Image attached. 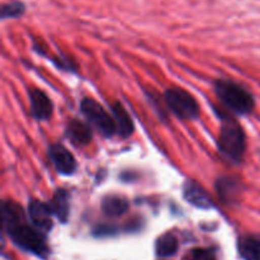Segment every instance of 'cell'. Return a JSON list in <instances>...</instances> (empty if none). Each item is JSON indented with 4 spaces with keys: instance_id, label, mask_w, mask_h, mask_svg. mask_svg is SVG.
Instances as JSON below:
<instances>
[{
    "instance_id": "cell-16",
    "label": "cell",
    "mask_w": 260,
    "mask_h": 260,
    "mask_svg": "<svg viewBox=\"0 0 260 260\" xmlns=\"http://www.w3.org/2000/svg\"><path fill=\"white\" fill-rule=\"evenodd\" d=\"M217 189H218V194L221 196L222 200L234 198L236 196V193L239 192V188L238 185H236V182H234V179H231V178H223V179L218 180Z\"/></svg>"
},
{
    "instance_id": "cell-15",
    "label": "cell",
    "mask_w": 260,
    "mask_h": 260,
    "mask_svg": "<svg viewBox=\"0 0 260 260\" xmlns=\"http://www.w3.org/2000/svg\"><path fill=\"white\" fill-rule=\"evenodd\" d=\"M178 248H179V243L173 234H165V235L160 236L155 244V251L160 258L173 256L178 251Z\"/></svg>"
},
{
    "instance_id": "cell-1",
    "label": "cell",
    "mask_w": 260,
    "mask_h": 260,
    "mask_svg": "<svg viewBox=\"0 0 260 260\" xmlns=\"http://www.w3.org/2000/svg\"><path fill=\"white\" fill-rule=\"evenodd\" d=\"M3 228L15 245L40 258L48 255V246L43 231L28 225L24 211L13 201L3 203Z\"/></svg>"
},
{
    "instance_id": "cell-13",
    "label": "cell",
    "mask_w": 260,
    "mask_h": 260,
    "mask_svg": "<svg viewBox=\"0 0 260 260\" xmlns=\"http://www.w3.org/2000/svg\"><path fill=\"white\" fill-rule=\"evenodd\" d=\"M50 207L52 210L53 216H56L60 222H66L69 218V210H70L69 193L63 189H58L51 201Z\"/></svg>"
},
{
    "instance_id": "cell-8",
    "label": "cell",
    "mask_w": 260,
    "mask_h": 260,
    "mask_svg": "<svg viewBox=\"0 0 260 260\" xmlns=\"http://www.w3.org/2000/svg\"><path fill=\"white\" fill-rule=\"evenodd\" d=\"M29 103H30V113L36 119L46 121L52 116L53 104L51 102L50 96L45 91L40 89H32L29 90Z\"/></svg>"
},
{
    "instance_id": "cell-7",
    "label": "cell",
    "mask_w": 260,
    "mask_h": 260,
    "mask_svg": "<svg viewBox=\"0 0 260 260\" xmlns=\"http://www.w3.org/2000/svg\"><path fill=\"white\" fill-rule=\"evenodd\" d=\"M51 162L53 164L55 169L62 175H71L76 170V160L74 155L60 144L51 145L48 149Z\"/></svg>"
},
{
    "instance_id": "cell-10",
    "label": "cell",
    "mask_w": 260,
    "mask_h": 260,
    "mask_svg": "<svg viewBox=\"0 0 260 260\" xmlns=\"http://www.w3.org/2000/svg\"><path fill=\"white\" fill-rule=\"evenodd\" d=\"M112 116H113L114 122H116L117 134L122 137L131 136L135 128L134 122H132L126 108L118 102H114L112 104Z\"/></svg>"
},
{
    "instance_id": "cell-17",
    "label": "cell",
    "mask_w": 260,
    "mask_h": 260,
    "mask_svg": "<svg viewBox=\"0 0 260 260\" xmlns=\"http://www.w3.org/2000/svg\"><path fill=\"white\" fill-rule=\"evenodd\" d=\"M24 13V4L20 2H12L4 4L2 7V18L7 19V18H17Z\"/></svg>"
},
{
    "instance_id": "cell-12",
    "label": "cell",
    "mask_w": 260,
    "mask_h": 260,
    "mask_svg": "<svg viewBox=\"0 0 260 260\" xmlns=\"http://www.w3.org/2000/svg\"><path fill=\"white\" fill-rule=\"evenodd\" d=\"M239 253L244 260H260V235L241 238L239 241Z\"/></svg>"
},
{
    "instance_id": "cell-6",
    "label": "cell",
    "mask_w": 260,
    "mask_h": 260,
    "mask_svg": "<svg viewBox=\"0 0 260 260\" xmlns=\"http://www.w3.org/2000/svg\"><path fill=\"white\" fill-rule=\"evenodd\" d=\"M52 210L50 205L41 202L38 200H32L28 206V217L33 226L43 233H48L53 228Z\"/></svg>"
},
{
    "instance_id": "cell-11",
    "label": "cell",
    "mask_w": 260,
    "mask_h": 260,
    "mask_svg": "<svg viewBox=\"0 0 260 260\" xmlns=\"http://www.w3.org/2000/svg\"><path fill=\"white\" fill-rule=\"evenodd\" d=\"M66 135L78 146L88 145L91 141V136H93L90 127L84 122L78 121V119H74L69 123L68 128H66Z\"/></svg>"
},
{
    "instance_id": "cell-5",
    "label": "cell",
    "mask_w": 260,
    "mask_h": 260,
    "mask_svg": "<svg viewBox=\"0 0 260 260\" xmlns=\"http://www.w3.org/2000/svg\"><path fill=\"white\" fill-rule=\"evenodd\" d=\"M81 113L84 114L89 123L98 129L106 137L113 136L117 134V126L112 114H109L98 102L94 99L86 98L80 104Z\"/></svg>"
},
{
    "instance_id": "cell-14",
    "label": "cell",
    "mask_w": 260,
    "mask_h": 260,
    "mask_svg": "<svg viewBox=\"0 0 260 260\" xmlns=\"http://www.w3.org/2000/svg\"><path fill=\"white\" fill-rule=\"evenodd\" d=\"M102 210L107 216L111 217H119L124 215L128 210V202L124 198L117 197V196H109L106 197L102 202Z\"/></svg>"
},
{
    "instance_id": "cell-4",
    "label": "cell",
    "mask_w": 260,
    "mask_h": 260,
    "mask_svg": "<svg viewBox=\"0 0 260 260\" xmlns=\"http://www.w3.org/2000/svg\"><path fill=\"white\" fill-rule=\"evenodd\" d=\"M165 103L168 108L179 119L190 121L200 116V106L194 96L180 88H172L165 93Z\"/></svg>"
},
{
    "instance_id": "cell-2",
    "label": "cell",
    "mask_w": 260,
    "mask_h": 260,
    "mask_svg": "<svg viewBox=\"0 0 260 260\" xmlns=\"http://www.w3.org/2000/svg\"><path fill=\"white\" fill-rule=\"evenodd\" d=\"M215 91L226 108L238 114H249L254 109V98L246 89L230 80L215 83Z\"/></svg>"
},
{
    "instance_id": "cell-3",
    "label": "cell",
    "mask_w": 260,
    "mask_h": 260,
    "mask_svg": "<svg viewBox=\"0 0 260 260\" xmlns=\"http://www.w3.org/2000/svg\"><path fill=\"white\" fill-rule=\"evenodd\" d=\"M218 149L226 159L233 162H240L243 160L246 149L245 134L238 122L226 119L221 127L218 136Z\"/></svg>"
},
{
    "instance_id": "cell-9",
    "label": "cell",
    "mask_w": 260,
    "mask_h": 260,
    "mask_svg": "<svg viewBox=\"0 0 260 260\" xmlns=\"http://www.w3.org/2000/svg\"><path fill=\"white\" fill-rule=\"evenodd\" d=\"M184 198L190 203V205L196 206V207L203 208V210L212 208L213 206L208 193L206 192L198 183L193 182V180H189V182L185 183Z\"/></svg>"
}]
</instances>
